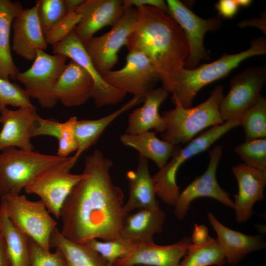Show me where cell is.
<instances>
[{"instance_id": "cell-35", "label": "cell", "mask_w": 266, "mask_h": 266, "mask_svg": "<svg viewBox=\"0 0 266 266\" xmlns=\"http://www.w3.org/2000/svg\"><path fill=\"white\" fill-rule=\"evenodd\" d=\"M7 106L35 108L24 88L15 83L0 77V111Z\"/></svg>"}, {"instance_id": "cell-3", "label": "cell", "mask_w": 266, "mask_h": 266, "mask_svg": "<svg viewBox=\"0 0 266 266\" xmlns=\"http://www.w3.org/2000/svg\"><path fill=\"white\" fill-rule=\"evenodd\" d=\"M250 46L238 53H224L218 60L199 66L194 69L185 67L173 77L167 89L172 94V101H176L185 108L192 107L198 93L204 86L221 79L245 60L266 54V40L259 37L250 42Z\"/></svg>"}, {"instance_id": "cell-43", "label": "cell", "mask_w": 266, "mask_h": 266, "mask_svg": "<svg viewBox=\"0 0 266 266\" xmlns=\"http://www.w3.org/2000/svg\"><path fill=\"white\" fill-rule=\"evenodd\" d=\"M237 26L241 28L247 27H254L260 29L266 34V14H263L261 17L241 21L237 24Z\"/></svg>"}, {"instance_id": "cell-1", "label": "cell", "mask_w": 266, "mask_h": 266, "mask_svg": "<svg viewBox=\"0 0 266 266\" xmlns=\"http://www.w3.org/2000/svg\"><path fill=\"white\" fill-rule=\"evenodd\" d=\"M113 165L99 150L85 158L82 177L60 212V232L69 240L84 244L92 239L106 241L120 237L127 213L124 210L123 191L111 179Z\"/></svg>"}, {"instance_id": "cell-22", "label": "cell", "mask_w": 266, "mask_h": 266, "mask_svg": "<svg viewBox=\"0 0 266 266\" xmlns=\"http://www.w3.org/2000/svg\"><path fill=\"white\" fill-rule=\"evenodd\" d=\"M169 93L163 86L147 92L144 96L143 104L129 114L125 133L137 134L151 129H154L155 133H164L166 124L159 109Z\"/></svg>"}, {"instance_id": "cell-17", "label": "cell", "mask_w": 266, "mask_h": 266, "mask_svg": "<svg viewBox=\"0 0 266 266\" xmlns=\"http://www.w3.org/2000/svg\"><path fill=\"white\" fill-rule=\"evenodd\" d=\"M125 9L121 0H84L76 10L82 19L73 31L83 43L103 27L115 25Z\"/></svg>"}, {"instance_id": "cell-49", "label": "cell", "mask_w": 266, "mask_h": 266, "mask_svg": "<svg viewBox=\"0 0 266 266\" xmlns=\"http://www.w3.org/2000/svg\"><path fill=\"white\" fill-rule=\"evenodd\" d=\"M266 266L265 265H263V266Z\"/></svg>"}, {"instance_id": "cell-18", "label": "cell", "mask_w": 266, "mask_h": 266, "mask_svg": "<svg viewBox=\"0 0 266 266\" xmlns=\"http://www.w3.org/2000/svg\"><path fill=\"white\" fill-rule=\"evenodd\" d=\"M11 26L12 49L18 56L28 61H33L37 51L47 48L48 43L39 23L36 5L20 11Z\"/></svg>"}, {"instance_id": "cell-23", "label": "cell", "mask_w": 266, "mask_h": 266, "mask_svg": "<svg viewBox=\"0 0 266 266\" xmlns=\"http://www.w3.org/2000/svg\"><path fill=\"white\" fill-rule=\"evenodd\" d=\"M166 214L159 207L138 209L127 213L120 231V237L136 243H154L156 233L163 232Z\"/></svg>"}, {"instance_id": "cell-36", "label": "cell", "mask_w": 266, "mask_h": 266, "mask_svg": "<svg viewBox=\"0 0 266 266\" xmlns=\"http://www.w3.org/2000/svg\"><path fill=\"white\" fill-rule=\"evenodd\" d=\"M29 266H66L65 257L57 248L54 252L46 250L29 238Z\"/></svg>"}, {"instance_id": "cell-29", "label": "cell", "mask_w": 266, "mask_h": 266, "mask_svg": "<svg viewBox=\"0 0 266 266\" xmlns=\"http://www.w3.org/2000/svg\"><path fill=\"white\" fill-rule=\"evenodd\" d=\"M0 231L5 240L10 266H29V237L12 223L1 203Z\"/></svg>"}, {"instance_id": "cell-28", "label": "cell", "mask_w": 266, "mask_h": 266, "mask_svg": "<svg viewBox=\"0 0 266 266\" xmlns=\"http://www.w3.org/2000/svg\"><path fill=\"white\" fill-rule=\"evenodd\" d=\"M50 245L62 252L66 266H106L108 263L93 249L66 238L57 228L51 235Z\"/></svg>"}, {"instance_id": "cell-39", "label": "cell", "mask_w": 266, "mask_h": 266, "mask_svg": "<svg viewBox=\"0 0 266 266\" xmlns=\"http://www.w3.org/2000/svg\"><path fill=\"white\" fill-rule=\"evenodd\" d=\"M61 124L55 119H44L38 115L33 136L49 135L58 139L61 132Z\"/></svg>"}, {"instance_id": "cell-34", "label": "cell", "mask_w": 266, "mask_h": 266, "mask_svg": "<svg viewBox=\"0 0 266 266\" xmlns=\"http://www.w3.org/2000/svg\"><path fill=\"white\" fill-rule=\"evenodd\" d=\"M39 23L44 34L51 31L67 13L64 0L36 1Z\"/></svg>"}, {"instance_id": "cell-24", "label": "cell", "mask_w": 266, "mask_h": 266, "mask_svg": "<svg viewBox=\"0 0 266 266\" xmlns=\"http://www.w3.org/2000/svg\"><path fill=\"white\" fill-rule=\"evenodd\" d=\"M126 176L129 185V198L124 205L126 213L135 209L159 207L147 159L139 156L136 169L128 171Z\"/></svg>"}, {"instance_id": "cell-8", "label": "cell", "mask_w": 266, "mask_h": 266, "mask_svg": "<svg viewBox=\"0 0 266 266\" xmlns=\"http://www.w3.org/2000/svg\"><path fill=\"white\" fill-rule=\"evenodd\" d=\"M74 165L71 157L34 177L24 188L27 194L38 196L50 213L59 219L62 207L82 174L70 172Z\"/></svg>"}, {"instance_id": "cell-42", "label": "cell", "mask_w": 266, "mask_h": 266, "mask_svg": "<svg viewBox=\"0 0 266 266\" xmlns=\"http://www.w3.org/2000/svg\"><path fill=\"white\" fill-rule=\"evenodd\" d=\"M210 236L208 234L207 228L203 225H195L192 237L191 238L192 243L195 244H200L205 243L209 239Z\"/></svg>"}, {"instance_id": "cell-2", "label": "cell", "mask_w": 266, "mask_h": 266, "mask_svg": "<svg viewBox=\"0 0 266 266\" xmlns=\"http://www.w3.org/2000/svg\"><path fill=\"white\" fill-rule=\"evenodd\" d=\"M137 19L126 47L129 52L144 55L167 90L175 74L184 67L189 55L186 36L168 14L156 7L136 8Z\"/></svg>"}, {"instance_id": "cell-6", "label": "cell", "mask_w": 266, "mask_h": 266, "mask_svg": "<svg viewBox=\"0 0 266 266\" xmlns=\"http://www.w3.org/2000/svg\"><path fill=\"white\" fill-rule=\"evenodd\" d=\"M0 203L12 223L43 249L50 250V238L57 223L41 200L23 195L1 197Z\"/></svg>"}, {"instance_id": "cell-7", "label": "cell", "mask_w": 266, "mask_h": 266, "mask_svg": "<svg viewBox=\"0 0 266 266\" xmlns=\"http://www.w3.org/2000/svg\"><path fill=\"white\" fill-rule=\"evenodd\" d=\"M67 59L62 54L50 55L44 51H38L31 67L19 72L16 80L24 85L30 97L36 99L42 107L52 108L59 101L54 89Z\"/></svg>"}, {"instance_id": "cell-9", "label": "cell", "mask_w": 266, "mask_h": 266, "mask_svg": "<svg viewBox=\"0 0 266 266\" xmlns=\"http://www.w3.org/2000/svg\"><path fill=\"white\" fill-rule=\"evenodd\" d=\"M137 19L136 8L130 7L111 29L103 34L92 37L83 43L94 66L103 76L118 63V53L126 45Z\"/></svg>"}, {"instance_id": "cell-48", "label": "cell", "mask_w": 266, "mask_h": 266, "mask_svg": "<svg viewBox=\"0 0 266 266\" xmlns=\"http://www.w3.org/2000/svg\"><path fill=\"white\" fill-rule=\"evenodd\" d=\"M233 266H238L237 265H233Z\"/></svg>"}, {"instance_id": "cell-14", "label": "cell", "mask_w": 266, "mask_h": 266, "mask_svg": "<svg viewBox=\"0 0 266 266\" xmlns=\"http://www.w3.org/2000/svg\"><path fill=\"white\" fill-rule=\"evenodd\" d=\"M126 64L121 68L111 70L102 76L113 87L133 96H145L160 80L150 60L143 54L129 52Z\"/></svg>"}, {"instance_id": "cell-47", "label": "cell", "mask_w": 266, "mask_h": 266, "mask_svg": "<svg viewBox=\"0 0 266 266\" xmlns=\"http://www.w3.org/2000/svg\"><path fill=\"white\" fill-rule=\"evenodd\" d=\"M106 266H114L113 265H112V264L107 263L106 264ZM148 266L140 265V266Z\"/></svg>"}, {"instance_id": "cell-38", "label": "cell", "mask_w": 266, "mask_h": 266, "mask_svg": "<svg viewBox=\"0 0 266 266\" xmlns=\"http://www.w3.org/2000/svg\"><path fill=\"white\" fill-rule=\"evenodd\" d=\"M77 120L76 116H71L66 122L62 123L60 134L58 139L59 146L57 155L58 156L66 158L77 150L78 145L75 135V127Z\"/></svg>"}, {"instance_id": "cell-16", "label": "cell", "mask_w": 266, "mask_h": 266, "mask_svg": "<svg viewBox=\"0 0 266 266\" xmlns=\"http://www.w3.org/2000/svg\"><path fill=\"white\" fill-rule=\"evenodd\" d=\"M36 108L21 107L0 111V151L9 147L33 150L31 139L36 126Z\"/></svg>"}, {"instance_id": "cell-11", "label": "cell", "mask_w": 266, "mask_h": 266, "mask_svg": "<svg viewBox=\"0 0 266 266\" xmlns=\"http://www.w3.org/2000/svg\"><path fill=\"white\" fill-rule=\"evenodd\" d=\"M266 80V69L262 66L246 68L232 78L230 90L219 106L223 121L239 120L243 113L261 96Z\"/></svg>"}, {"instance_id": "cell-31", "label": "cell", "mask_w": 266, "mask_h": 266, "mask_svg": "<svg viewBox=\"0 0 266 266\" xmlns=\"http://www.w3.org/2000/svg\"><path fill=\"white\" fill-rule=\"evenodd\" d=\"M245 141L266 138V99L262 95L240 118Z\"/></svg>"}, {"instance_id": "cell-21", "label": "cell", "mask_w": 266, "mask_h": 266, "mask_svg": "<svg viewBox=\"0 0 266 266\" xmlns=\"http://www.w3.org/2000/svg\"><path fill=\"white\" fill-rule=\"evenodd\" d=\"M93 86L89 74L74 61L66 65L54 89V93L65 106L85 103L90 98Z\"/></svg>"}, {"instance_id": "cell-5", "label": "cell", "mask_w": 266, "mask_h": 266, "mask_svg": "<svg viewBox=\"0 0 266 266\" xmlns=\"http://www.w3.org/2000/svg\"><path fill=\"white\" fill-rule=\"evenodd\" d=\"M68 157L9 147L0 151V196L15 195L37 175Z\"/></svg>"}, {"instance_id": "cell-37", "label": "cell", "mask_w": 266, "mask_h": 266, "mask_svg": "<svg viewBox=\"0 0 266 266\" xmlns=\"http://www.w3.org/2000/svg\"><path fill=\"white\" fill-rule=\"evenodd\" d=\"M82 19L77 11L67 13L49 32L44 34L48 44L54 45L64 39L73 31Z\"/></svg>"}, {"instance_id": "cell-25", "label": "cell", "mask_w": 266, "mask_h": 266, "mask_svg": "<svg viewBox=\"0 0 266 266\" xmlns=\"http://www.w3.org/2000/svg\"><path fill=\"white\" fill-rule=\"evenodd\" d=\"M144 96H133L121 107L104 117L95 120H77L75 135L78 148L71 161L75 164L80 156L98 140L105 129L117 118L137 104L143 102Z\"/></svg>"}, {"instance_id": "cell-33", "label": "cell", "mask_w": 266, "mask_h": 266, "mask_svg": "<svg viewBox=\"0 0 266 266\" xmlns=\"http://www.w3.org/2000/svg\"><path fill=\"white\" fill-rule=\"evenodd\" d=\"M234 151L245 165L266 171V138L245 141Z\"/></svg>"}, {"instance_id": "cell-4", "label": "cell", "mask_w": 266, "mask_h": 266, "mask_svg": "<svg viewBox=\"0 0 266 266\" xmlns=\"http://www.w3.org/2000/svg\"><path fill=\"white\" fill-rule=\"evenodd\" d=\"M223 97V87L217 85L207 100L194 107L185 108L172 101L175 107L162 115L166 124V130L161 135L162 140L174 145L184 144L204 129L224 123L219 111Z\"/></svg>"}, {"instance_id": "cell-10", "label": "cell", "mask_w": 266, "mask_h": 266, "mask_svg": "<svg viewBox=\"0 0 266 266\" xmlns=\"http://www.w3.org/2000/svg\"><path fill=\"white\" fill-rule=\"evenodd\" d=\"M169 14L183 31L188 43L189 55L184 67L194 69L201 60L209 59V55L204 47L203 38L208 32L218 30L221 19L214 17L203 19L197 15L182 2L178 0L166 1Z\"/></svg>"}, {"instance_id": "cell-32", "label": "cell", "mask_w": 266, "mask_h": 266, "mask_svg": "<svg viewBox=\"0 0 266 266\" xmlns=\"http://www.w3.org/2000/svg\"><path fill=\"white\" fill-rule=\"evenodd\" d=\"M136 243L120 237L102 241L92 239L83 244L98 253L108 264L113 265L116 260L129 254Z\"/></svg>"}, {"instance_id": "cell-27", "label": "cell", "mask_w": 266, "mask_h": 266, "mask_svg": "<svg viewBox=\"0 0 266 266\" xmlns=\"http://www.w3.org/2000/svg\"><path fill=\"white\" fill-rule=\"evenodd\" d=\"M120 140L123 145L136 150L140 157L153 161L159 169L168 162L176 147L160 139L156 133L152 131L137 134L124 133L120 136Z\"/></svg>"}, {"instance_id": "cell-13", "label": "cell", "mask_w": 266, "mask_h": 266, "mask_svg": "<svg viewBox=\"0 0 266 266\" xmlns=\"http://www.w3.org/2000/svg\"><path fill=\"white\" fill-rule=\"evenodd\" d=\"M222 150V147L220 145H215L209 150V163L205 171L180 193L174 205V214L178 219H184L191 202L201 197L211 198L233 209V201L230 198V194L220 187L216 178V171Z\"/></svg>"}, {"instance_id": "cell-19", "label": "cell", "mask_w": 266, "mask_h": 266, "mask_svg": "<svg viewBox=\"0 0 266 266\" xmlns=\"http://www.w3.org/2000/svg\"><path fill=\"white\" fill-rule=\"evenodd\" d=\"M192 243L191 237H185L170 245L136 243L126 257L116 260L114 266H177Z\"/></svg>"}, {"instance_id": "cell-26", "label": "cell", "mask_w": 266, "mask_h": 266, "mask_svg": "<svg viewBox=\"0 0 266 266\" xmlns=\"http://www.w3.org/2000/svg\"><path fill=\"white\" fill-rule=\"evenodd\" d=\"M23 9L18 1L0 0V77L16 80L20 72L11 53L10 34L13 21Z\"/></svg>"}, {"instance_id": "cell-20", "label": "cell", "mask_w": 266, "mask_h": 266, "mask_svg": "<svg viewBox=\"0 0 266 266\" xmlns=\"http://www.w3.org/2000/svg\"><path fill=\"white\" fill-rule=\"evenodd\" d=\"M208 219L217 234L216 239L226 262L237 265L249 254L264 249L266 243L259 235H249L232 230L221 223L212 212Z\"/></svg>"}, {"instance_id": "cell-44", "label": "cell", "mask_w": 266, "mask_h": 266, "mask_svg": "<svg viewBox=\"0 0 266 266\" xmlns=\"http://www.w3.org/2000/svg\"><path fill=\"white\" fill-rule=\"evenodd\" d=\"M0 266H10L4 237L0 231Z\"/></svg>"}, {"instance_id": "cell-40", "label": "cell", "mask_w": 266, "mask_h": 266, "mask_svg": "<svg viewBox=\"0 0 266 266\" xmlns=\"http://www.w3.org/2000/svg\"><path fill=\"white\" fill-rule=\"evenodd\" d=\"M125 8L133 7L137 8L144 6H150L159 9L168 14L166 1L163 0H122Z\"/></svg>"}, {"instance_id": "cell-41", "label": "cell", "mask_w": 266, "mask_h": 266, "mask_svg": "<svg viewBox=\"0 0 266 266\" xmlns=\"http://www.w3.org/2000/svg\"><path fill=\"white\" fill-rule=\"evenodd\" d=\"M215 7L219 14L226 19L233 18L239 8L234 0H220Z\"/></svg>"}, {"instance_id": "cell-15", "label": "cell", "mask_w": 266, "mask_h": 266, "mask_svg": "<svg viewBox=\"0 0 266 266\" xmlns=\"http://www.w3.org/2000/svg\"><path fill=\"white\" fill-rule=\"evenodd\" d=\"M232 170L238 189L233 201L235 220L238 223H244L251 218L255 203L264 199L266 171L244 164L233 166Z\"/></svg>"}, {"instance_id": "cell-30", "label": "cell", "mask_w": 266, "mask_h": 266, "mask_svg": "<svg viewBox=\"0 0 266 266\" xmlns=\"http://www.w3.org/2000/svg\"><path fill=\"white\" fill-rule=\"evenodd\" d=\"M183 258L177 266H223L226 262L216 239L211 236L202 244L191 243Z\"/></svg>"}, {"instance_id": "cell-46", "label": "cell", "mask_w": 266, "mask_h": 266, "mask_svg": "<svg viewBox=\"0 0 266 266\" xmlns=\"http://www.w3.org/2000/svg\"><path fill=\"white\" fill-rule=\"evenodd\" d=\"M238 7H247L249 6L252 3L251 0H234Z\"/></svg>"}, {"instance_id": "cell-12", "label": "cell", "mask_w": 266, "mask_h": 266, "mask_svg": "<svg viewBox=\"0 0 266 266\" xmlns=\"http://www.w3.org/2000/svg\"><path fill=\"white\" fill-rule=\"evenodd\" d=\"M52 51L55 54H62L70 58L89 74L93 81L91 98L97 107L115 105L125 98L126 93L108 84L97 70L73 31L64 39L52 45Z\"/></svg>"}, {"instance_id": "cell-45", "label": "cell", "mask_w": 266, "mask_h": 266, "mask_svg": "<svg viewBox=\"0 0 266 266\" xmlns=\"http://www.w3.org/2000/svg\"><path fill=\"white\" fill-rule=\"evenodd\" d=\"M84 0H64L67 12L75 11Z\"/></svg>"}]
</instances>
